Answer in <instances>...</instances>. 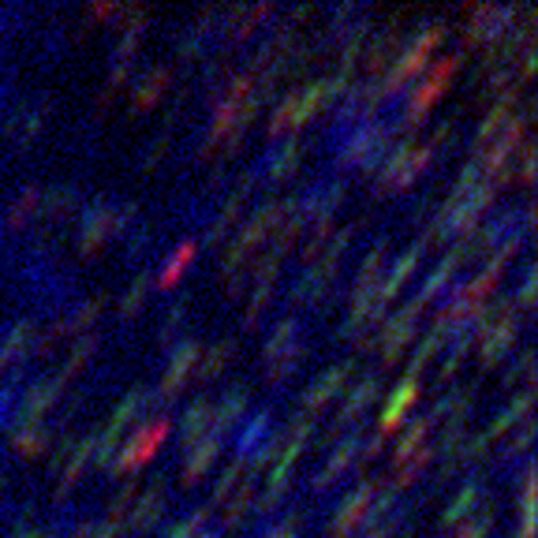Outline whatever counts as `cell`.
Returning a JSON list of instances; mask_svg holds the SVG:
<instances>
[{"mask_svg":"<svg viewBox=\"0 0 538 538\" xmlns=\"http://www.w3.org/2000/svg\"><path fill=\"white\" fill-rule=\"evenodd\" d=\"M303 314H284L277 318L273 326H269L266 340H262V363H273V359H281L284 352H292L296 344H303Z\"/></svg>","mask_w":538,"mask_h":538,"instance_id":"obj_33","label":"cell"},{"mask_svg":"<svg viewBox=\"0 0 538 538\" xmlns=\"http://www.w3.org/2000/svg\"><path fill=\"white\" fill-rule=\"evenodd\" d=\"M191 322V299H172L165 311L157 314V326H154V337L161 348H172L176 340H184V329Z\"/></svg>","mask_w":538,"mask_h":538,"instance_id":"obj_41","label":"cell"},{"mask_svg":"<svg viewBox=\"0 0 538 538\" xmlns=\"http://www.w3.org/2000/svg\"><path fill=\"white\" fill-rule=\"evenodd\" d=\"M116 202L120 195L105 191L83 202V210L75 213V247L79 255H98L109 240H116Z\"/></svg>","mask_w":538,"mask_h":538,"instance_id":"obj_9","label":"cell"},{"mask_svg":"<svg viewBox=\"0 0 538 538\" xmlns=\"http://www.w3.org/2000/svg\"><path fill=\"white\" fill-rule=\"evenodd\" d=\"M79 210H83V191H79V184H68V180L45 187L42 199H38V217H42L45 228H60Z\"/></svg>","mask_w":538,"mask_h":538,"instance_id":"obj_26","label":"cell"},{"mask_svg":"<svg viewBox=\"0 0 538 538\" xmlns=\"http://www.w3.org/2000/svg\"><path fill=\"white\" fill-rule=\"evenodd\" d=\"M60 400H64V385L53 374H38L34 370L27 385L19 389V397H15V411L8 423H45L60 408Z\"/></svg>","mask_w":538,"mask_h":538,"instance_id":"obj_14","label":"cell"},{"mask_svg":"<svg viewBox=\"0 0 538 538\" xmlns=\"http://www.w3.org/2000/svg\"><path fill=\"white\" fill-rule=\"evenodd\" d=\"M430 430H434V419L430 415H415L408 423V430L400 434L397 449H393V468H400V464H408L411 456L419 453V449H426V438H430Z\"/></svg>","mask_w":538,"mask_h":538,"instance_id":"obj_46","label":"cell"},{"mask_svg":"<svg viewBox=\"0 0 538 538\" xmlns=\"http://www.w3.org/2000/svg\"><path fill=\"white\" fill-rule=\"evenodd\" d=\"M38 199H42V187L27 180L12 191V199L4 202L0 210V240L4 243H19V236L27 232V225L38 217Z\"/></svg>","mask_w":538,"mask_h":538,"instance_id":"obj_19","label":"cell"},{"mask_svg":"<svg viewBox=\"0 0 538 538\" xmlns=\"http://www.w3.org/2000/svg\"><path fill=\"white\" fill-rule=\"evenodd\" d=\"M64 45H68L64 30L45 27V34H42V60H45V64H53V60H57L60 53H64Z\"/></svg>","mask_w":538,"mask_h":538,"instance_id":"obj_54","label":"cell"},{"mask_svg":"<svg viewBox=\"0 0 538 538\" xmlns=\"http://www.w3.org/2000/svg\"><path fill=\"white\" fill-rule=\"evenodd\" d=\"M393 146H397L393 116L378 113L370 116V120H363L359 128H352L337 142L333 165H337L340 176H348V172H378Z\"/></svg>","mask_w":538,"mask_h":538,"instance_id":"obj_2","label":"cell"},{"mask_svg":"<svg viewBox=\"0 0 538 538\" xmlns=\"http://www.w3.org/2000/svg\"><path fill=\"white\" fill-rule=\"evenodd\" d=\"M172 86V68L169 64H150V68L139 75L135 83V94H131V113L146 116L150 109H157V101L165 98V90Z\"/></svg>","mask_w":538,"mask_h":538,"instance_id":"obj_30","label":"cell"},{"mask_svg":"<svg viewBox=\"0 0 538 538\" xmlns=\"http://www.w3.org/2000/svg\"><path fill=\"white\" fill-rule=\"evenodd\" d=\"M524 326L527 318L520 311L505 314L497 326H490L486 333L479 337V363L482 370H494L501 359H509L512 352H516V344H520V337H524Z\"/></svg>","mask_w":538,"mask_h":538,"instance_id":"obj_18","label":"cell"},{"mask_svg":"<svg viewBox=\"0 0 538 538\" xmlns=\"http://www.w3.org/2000/svg\"><path fill=\"white\" fill-rule=\"evenodd\" d=\"M277 430V404H262L255 408L240 426H236V441H232V456L236 460H247L255 456L262 445L269 441V434Z\"/></svg>","mask_w":538,"mask_h":538,"instance_id":"obj_23","label":"cell"},{"mask_svg":"<svg viewBox=\"0 0 538 538\" xmlns=\"http://www.w3.org/2000/svg\"><path fill=\"white\" fill-rule=\"evenodd\" d=\"M475 344H479V337H475L471 322H464V326L453 333L449 348H445V359H441V370H438V385H445L449 378H456V370L464 367V359H468V352L475 348Z\"/></svg>","mask_w":538,"mask_h":538,"instance_id":"obj_44","label":"cell"},{"mask_svg":"<svg viewBox=\"0 0 538 538\" xmlns=\"http://www.w3.org/2000/svg\"><path fill=\"white\" fill-rule=\"evenodd\" d=\"M98 352H101V333H98V329H90L86 337H79L75 344H71L68 359H64V363L53 370V378H57V382L68 389L71 378H79V374H83V370L94 363V355H98Z\"/></svg>","mask_w":538,"mask_h":538,"instance_id":"obj_38","label":"cell"},{"mask_svg":"<svg viewBox=\"0 0 538 538\" xmlns=\"http://www.w3.org/2000/svg\"><path fill=\"white\" fill-rule=\"evenodd\" d=\"M378 486H382L378 479L355 482L352 490L337 501L333 516H329L326 538H355V531H359V524H363V516H367V509H370V501H374V494H378Z\"/></svg>","mask_w":538,"mask_h":538,"instance_id":"obj_16","label":"cell"},{"mask_svg":"<svg viewBox=\"0 0 538 538\" xmlns=\"http://www.w3.org/2000/svg\"><path fill=\"white\" fill-rule=\"evenodd\" d=\"M516 184H524V187L535 184V142L531 139L520 146V176H516Z\"/></svg>","mask_w":538,"mask_h":538,"instance_id":"obj_55","label":"cell"},{"mask_svg":"<svg viewBox=\"0 0 538 538\" xmlns=\"http://www.w3.org/2000/svg\"><path fill=\"white\" fill-rule=\"evenodd\" d=\"M460 266H468V255H464V247H460V243H453V247H449V251L438 258V266H434L423 277V284L411 292V299H415V303H423V307H434V303H441V299L449 296V288L456 284V273H460Z\"/></svg>","mask_w":538,"mask_h":538,"instance_id":"obj_20","label":"cell"},{"mask_svg":"<svg viewBox=\"0 0 538 538\" xmlns=\"http://www.w3.org/2000/svg\"><path fill=\"white\" fill-rule=\"evenodd\" d=\"M453 340V329L441 326V322H430L426 326V333L419 337V344H415V352H411V363H408V378H419L434 359H438V352Z\"/></svg>","mask_w":538,"mask_h":538,"instance_id":"obj_40","label":"cell"},{"mask_svg":"<svg viewBox=\"0 0 538 538\" xmlns=\"http://www.w3.org/2000/svg\"><path fill=\"white\" fill-rule=\"evenodd\" d=\"M482 501H486V475H482V471H468L464 486H460V490L449 497V505L441 509V524H445V527L460 524V520H464L471 509H479Z\"/></svg>","mask_w":538,"mask_h":538,"instance_id":"obj_36","label":"cell"},{"mask_svg":"<svg viewBox=\"0 0 538 538\" xmlns=\"http://www.w3.org/2000/svg\"><path fill=\"white\" fill-rule=\"evenodd\" d=\"M172 505V475H154L150 479V490L135 497V505L124 516V538H150L161 531L165 516H169Z\"/></svg>","mask_w":538,"mask_h":538,"instance_id":"obj_11","label":"cell"},{"mask_svg":"<svg viewBox=\"0 0 538 538\" xmlns=\"http://www.w3.org/2000/svg\"><path fill=\"white\" fill-rule=\"evenodd\" d=\"M494 199H497V187L490 180H482L479 187H471L464 195H449V199L441 202L438 217L426 228L423 243L426 247H453V243L468 240L471 232L482 225V217L490 213Z\"/></svg>","mask_w":538,"mask_h":538,"instance_id":"obj_1","label":"cell"},{"mask_svg":"<svg viewBox=\"0 0 538 538\" xmlns=\"http://www.w3.org/2000/svg\"><path fill=\"white\" fill-rule=\"evenodd\" d=\"M135 419H150V389H146V385H131L128 393L120 397V404L113 408L109 423H105V430L124 434V430H128Z\"/></svg>","mask_w":538,"mask_h":538,"instance_id":"obj_39","label":"cell"},{"mask_svg":"<svg viewBox=\"0 0 538 538\" xmlns=\"http://www.w3.org/2000/svg\"><path fill=\"white\" fill-rule=\"evenodd\" d=\"M236 355H240V337L213 340L210 348L199 355V363H195V382H199L202 389H206V385H213L228 367H232V359H236Z\"/></svg>","mask_w":538,"mask_h":538,"instance_id":"obj_32","label":"cell"},{"mask_svg":"<svg viewBox=\"0 0 538 538\" xmlns=\"http://www.w3.org/2000/svg\"><path fill=\"white\" fill-rule=\"evenodd\" d=\"M8 509H12V479H8V471L0 468V520H4Z\"/></svg>","mask_w":538,"mask_h":538,"instance_id":"obj_56","label":"cell"},{"mask_svg":"<svg viewBox=\"0 0 538 538\" xmlns=\"http://www.w3.org/2000/svg\"><path fill=\"white\" fill-rule=\"evenodd\" d=\"M135 497H139V479H124V486H120V494L105 505V524H116L124 527V516H128V509L135 505Z\"/></svg>","mask_w":538,"mask_h":538,"instance_id":"obj_50","label":"cell"},{"mask_svg":"<svg viewBox=\"0 0 538 538\" xmlns=\"http://www.w3.org/2000/svg\"><path fill=\"white\" fill-rule=\"evenodd\" d=\"M389 258H393V243H389V236H378V240L367 247V255L359 258V266H355L352 296L382 284V269H389Z\"/></svg>","mask_w":538,"mask_h":538,"instance_id":"obj_35","label":"cell"},{"mask_svg":"<svg viewBox=\"0 0 538 538\" xmlns=\"http://www.w3.org/2000/svg\"><path fill=\"white\" fill-rule=\"evenodd\" d=\"M430 161H434V150H430V142H423L419 135L397 142V146L389 150V157L382 161V169L374 172V199L408 191V187L430 169Z\"/></svg>","mask_w":538,"mask_h":538,"instance_id":"obj_5","label":"cell"},{"mask_svg":"<svg viewBox=\"0 0 538 538\" xmlns=\"http://www.w3.org/2000/svg\"><path fill=\"white\" fill-rule=\"evenodd\" d=\"M404 19V15H393V23L385 30H378L374 34V42H370V49H363V71H367V79H378L385 71V64H393L397 60V53H400V30H397V23Z\"/></svg>","mask_w":538,"mask_h":538,"instance_id":"obj_31","label":"cell"},{"mask_svg":"<svg viewBox=\"0 0 538 538\" xmlns=\"http://www.w3.org/2000/svg\"><path fill=\"white\" fill-rule=\"evenodd\" d=\"M251 415V382H228L221 397H213V430L217 438H228L236 426Z\"/></svg>","mask_w":538,"mask_h":538,"instance_id":"obj_21","label":"cell"},{"mask_svg":"<svg viewBox=\"0 0 538 538\" xmlns=\"http://www.w3.org/2000/svg\"><path fill=\"white\" fill-rule=\"evenodd\" d=\"M71 538H124V527L105 524V520H86V524L75 527Z\"/></svg>","mask_w":538,"mask_h":538,"instance_id":"obj_53","label":"cell"},{"mask_svg":"<svg viewBox=\"0 0 538 538\" xmlns=\"http://www.w3.org/2000/svg\"><path fill=\"white\" fill-rule=\"evenodd\" d=\"M385 389V378L382 370H374V374H363L359 382L348 389V397H344V404H340V411L333 415V423L318 434V445H333L337 438H344V434H352V430H363V419H367V411L378 404V397H382Z\"/></svg>","mask_w":538,"mask_h":538,"instance_id":"obj_8","label":"cell"},{"mask_svg":"<svg viewBox=\"0 0 538 538\" xmlns=\"http://www.w3.org/2000/svg\"><path fill=\"white\" fill-rule=\"evenodd\" d=\"M494 524H497V509H494V505H486V509H482V516L468 520V524L460 527V531H456L453 538H490Z\"/></svg>","mask_w":538,"mask_h":538,"instance_id":"obj_52","label":"cell"},{"mask_svg":"<svg viewBox=\"0 0 538 538\" xmlns=\"http://www.w3.org/2000/svg\"><path fill=\"white\" fill-rule=\"evenodd\" d=\"M221 453H225V438H217V434H206L195 445H187L184 460H180V482H184V490H195L217 468Z\"/></svg>","mask_w":538,"mask_h":538,"instance_id":"obj_24","label":"cell"},{"mask_svg":"<svg viewBox=\"0 0 538 538\" xmlns=\"http://www.w3.org/2000/svg\"><path fill=\"white\" fill-rule=\"evenodd\" d=\"M426 314L423 303H415V299L408 296V303L400 307V311H389V318H385L382 326H378V352H382V363L385 370L397 367L400 355L411 348V340L419 337V318Z\"/></svg>","mask_w":538,"mask_h":538,"instance_id":"obj_13","label":"cell"},{"mask_svg":"<svg viewBox=\"0 0 538 538\" xmlns=\"http://www.w3.org/2000/svg\"><path fill=\"white\" fill-rule=\"evenodd\" d=\"M243 482H247V464L232 456V460H228L225 468H221V475L213 479V490H210V497H206L202 505H206V509H210V512H221V509H225V505H228V497L236 494V490H240Z\"/></svg>","mask_w":538,"mask_h":538,"instance_id":"obj_42","label":"cell"},{"mask_svg":"<svg viewBox=\"0 0 538 538\" xmlns=\"http://www.w3.org/2000/svg\"><path fill=\"white\" fill-rule=\"evenodd\" d=\"M520 8H505V4H482L479 12L471 15V23L464 27V42L468 45H494L501 34H509L516 27Z\"/></svg>","mask_w":538,"mask_h":538,"instance_id":"obj_22","label":"cell"},{"mask_svg":"<svg viewBox=\"0 0 538 538\" xmlns=\"http://www.w3.org/2000/svg\"><path fill=\"white\" fill-rule=\"evenodd\" d=\"M169 434H172V415L169 419H146L128 438V445H120L109 475H113V479H135V475L161 453V445H165Z\"/></svg>","mask_w":538,"mask_h":538,"instance_id":"obj_10","label":"cell"},{"mask_svg":"<svg viewBox=\"0 0 538 538\" xmlns=\"http://www.w3.org/2000/svg\"><path fill=\"white\" fill-rule=\"evenodd\" d=\"M4 430H8V453H12L15 460H38V456L49 453L53 441H57V434H53L49 423H8Z\"/></svg>","mask_w":538,"mask_h":538,"instance_id":"obj_27","label":"cell"},{"mask_svg":"<svg viewBox=\"0 0 538 538\" xmlns=\"http://www.w3.org/2000/svg\"><path fill=\"white\" fill-rule=\"evenodd\" d=\"M419 397H423V382L404 374V378L397 382V389H389V400L382 404V415H378V434L389 438L393 430H400L404 419H408V411L419 404Z\"/></svg>","mask_w":538,"mask_h":538,"instance_id":"obj_25","label":"cell"},{"mask_svg":"<svg viewBox=\"0 0 538 538\" xmlns=\"http://www.w3.org/2000/svg\"><path fill=\"white\" fill-rule=\"evenodd\" d=\"M340 266L329 262V258H318L311 266H303L292 273V281L284 288V299L288 307H311V311H326L333 307V299H340Z\"/></svg>","mask_w":538,"mask_h":538,"instance_id":"obj_7","label":"cell"},{"mask_svg":"<svg viewBox=\"0 0 538 538\" xmlns=\"http://www.w3.org/2000/svg\"><path fill=\"white\" fill-rule=\"evenodd\" d=\"M445 38H449L445 23H441V19H426L423 30H415V38L400 45V53H397V60L389 64V71L378 75V79H382V94L389 105L408 94V86L423 75L426 64H430V53H434Z\"/></svg>","mask_w":538,"mask_h":538,"instance_id":"obj_3","label":"cell"},{"mask_svg":"<svg viewBox=\"0 0 538 538\" xmlns=\"http://www.w3.org/2000/svg\"><path fill=\"white\" fill-rule=\"evenodd\" d=\"M299 165H303V142H299V135H288L281 146H273L258 157L251 169L258 176V187H281L296 176Z\"/></svg>","mask_w":538,"mask_h":538,"instance_id":"obj_17","label":"cell"},{"mask_svg":"<svg viewBox=\"0 0 538 538\" xmlns=\"http://www.w3.org/2000/svg\"><path fill=\"white\" fill-rule=\"evenodd\" d=\"M359 367H363L359 355H348V359L326 367L318 378H311V382L299 389V411H303V415H322V411L329 408V400L340 397V389L348 385V378H352Z\"/></svg>","mask_w":538,"mask_h":538,"instance_id":"obj_15","label":"cell"},{"mask_svg":"<svg viewBox=\"0 0 538 538\" xmlns=\"http://www.w3.org/2000/svg\"><path fill=\"white\" fill-rule=\"evenodd\" d=\"M57 113V98L49 90L19 94V98L0 113V139L12 146L15 154H27L34 142L42 139L45 124Z\"/></svg>","mask_w":538,"mask_h":538,"instance_id":"obj_4","label":"cell"},{"mask_svg":"<svg viewBox=\"0 0 538 538\" xmlns=\"http://www.w3.org/2000/svg\"><path fill=\"white\" fill-rule=\"evenodd\" d=\"M213 520V512L206 509V505H195L191 512H184L180 520H172V524H165L161 531H157V538H195L199 531H206V524Z\"/></svg>","mask_w":538,"mask_h":538,"instance_id":"obj_48","label":"cell"},{"mask_svg":"<svg viewBox=\"0 0 538 538\" xmlns=\"http://www.w3.org/2000/svg\"><path fill=\"white\" fill-rule=\"evenodd\" d=\"M512 385H535V352L531 348H524V352L516 355L509 363V370H505V389H512Z\"/></svg>","mask_w":538,"mask_h":538,"instance_id":"obj_51","label":"cell"},{"mask_svg":"<svg viewBox=\"0 0 538 538\" xmlns=\"http://www.w3.org/2000/svg\"><path fill=\"white\" fill-rule=\"evenodd\" d=\"M195 538H225V531H221V527H206V531H199Z\"/></svg>","mask_w":538,"mask_h":538,"instance_id":"obj_58","label":"cell"},{"mask_svg":"<svg viewBox=\"0 0 538 538\" xmlns=\"http://www.w3.org/2000/svg\"><path fill=\"white\" fill-rule=\"evenodd\" d=\"M210 423H213V397L210 389H202L195 400H187L184 408H180V415L172 419V430H176V438H180V445H195L199 438H206L210 434Z\"/></svg>","mask_w":538,"mask_h":538,"instance_id":"obj_28","label":"cell"},{"mask_svg":"<svg viewBox=\"0 0 538 538\" xmlns=\"http://www.w3.org/2000/svg\"><path fill=\"white\" fill-rule=\"evenodd\" d=\"M8 538H42V527H34V524H30V527H19V531H12Z\"/></svg>","mask_w":538,"mask_h":538,"instance_id":"obj_57","label":"cell"},{"mask_svg":"<svg viewBox=\"0 0 538 538\" xmlns=\"http://www.w3.org/2000/svg\"><path fill=\"white\" fill-rule=\"evenodd\" d=\"M426 251H430L426 243H411V247H404V251H400L397 258H389V277H385V281L378 284V296H382L385 303H389V307L397 303V296L404 292V284H408L411 277H415V269L423 266Z\"/></svg>","mask_w":538,"mask_h":538,"instance_id":"obj_29","label":"cell"},{"mask_svg":"<svg viewBox=\"0 0 538 538\" xmlns=\"http://www.w3.org/2000/svg\"><path fill=\"white\" fill-rule=\"evenodd\" d=\"M307 531V509L303 505H292V509H284V516H273L266 527H258L255 538H303Z\"/></svg>","mask_w":538,"mask_h":538,"instance_id":"obj_47","label":"cell"},{"mask_svg":"<svg viewBox=\"0 0 538 538\" xmlns=\"http://www.w3.org/2000/svg\"><path fill=\"white\" fill-rule=\"evenodd\" d=\"M359 460H363V430H352V434H344V438L333 441L326 464L303 482V490L311 497H326L329 490L340 486L352 471H359Z\"/></svg>","mask_w":538,"mask_h":538,"instance_id":"obj_12","label":"cell"},{"mask_svg":"<svg viewBox=\"0 0 538 538\" xmlns=\"http://www.w3.org/2000/svg\"><path fill=\"white\" fill-rule=\"evenodd\" d=\"M154 292L157 288H154V273H150V266L135 269V277H131V284L124 288L120 303H116V322H120V326H131V322L150 307V296H154Z\"/></svg>","mask_w":538,"mask_h":538,"instance_id":"obj_34","label":"cell"},{"mask_svg":"<svg viewBox=\"0 0 538 538\" xmlns=\"http://www.w3.org/2000/svg\"><path fill=\"white\" fill-rule=\"evenodd\" d=\"M475 400H479V385H456V389H449V393H441L438 400H434V408L426 411L430 419H434V426L449 415L453 423H468L471 411H475Z\"/></svg>","mask_w":538,"mask_h":538,"instance_id":"obj_37","label":"cell"},{"mask_svg":"<svg viewBox=\"0 0 538 538\" xmlns=\"http://www.w3.org/2000/svg\"><path fill=\"white\" fill-rule=\"evenodd\" d=\"M154 247H157V232L154 225H135L124 236V251H120V258H124V266L128 269H146V262H150V255H154Z\"/></svg>","mask_w":538,"mask_h":538,"instance_id":"obj_45","label":"cell"},{"mask_svg":"<svg viewBox=\"0 0 538 538\" xmlns=\"http://www.w3.org/2000/svg\"><path fill=\"white\" fill-rule=\"evenodd\" d=\"M195 255H199V240H191V236H184L180 240V247L169 255V262L161 266V273H154V288H161V292H169V288H176V281L184 277L187 269H191V262H195Z\"/></svg>","mask_w":538,"mask_h":538,"instance_id":"obj_43","label":"cell"},{"mask_svg":"<svg viewBox=\"0 0 538 538\" xmlns=\"http://www.w3.org/2000/svg\"><path fill=\"white\" fill-rule=\"evenodd\" d=\"M199 355H202V344L195 337H184L172 344L169 367L161 374L157 389H150V419H169V411L176 408L180 393L187 389V378H191V370L199 363Z\"/></svg>","mask_w":538,"mask_h":538,"instance_id":"obj_6","label":"cell"},{"mask_svg":"<svg viewBox=\"0 0 538 538\" xmlns=\"http://www.w3.org/2000/svg\"><path fill=\"white\" fill-rule=\"evenodd\" d=\"M535 292H538V269H535V262H524V269H520V288L509 292L512 307H516L520 314H531V307H535Z\"/></svg>","mask_w":538,"mask_h":538,"instance_id":"obj_49","label":"cell"}]
</instances>
